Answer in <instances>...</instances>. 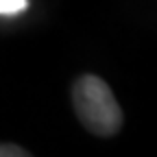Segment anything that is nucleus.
<instances>
[{"mask_svg":"<svg viewBox=\"0 0 157 157\" xmlns=\"http://www.w3.org/2000/svg\"><path fill=\"white\" fill-rule=\"evenodd\" d=\"M29 155L24 148L13 146V144H0V157H24Z\"/></svg>","mask_w":157,"mask_h":157,"instance_id":"7ed1b4c3","label":"nucleus"},{"mask_svg":"<svg viewBox=\"0 0 157 157\" xmlns=\"http://www.w3.org/2000/svg\"><path fill=\"white\" fill-rule=\"evenodd\" d=\"M29 7V0H0V15H15Z\"/></svg>","mask_w":157,"mask_h":157,"instance_id":"f03ea898","label":"nucleus"},{"mask_svg":"<svg viewBox=\"0 0 157 157\" xmlns=\"http://www.w3.org/2000/svg\"><path fill=\"white\" fill-rule=\"evenodd\" d=\"M72 103L78 120L96 135H116L122 127V109L101 76L85 74L72 87Z\"/></svg>","mask_w":157,"mask_h":157,"instance_id":"f257e3e1","label":"nucleus"}]
</instances>
